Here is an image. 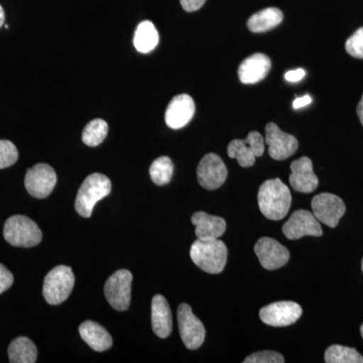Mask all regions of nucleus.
I'll use <instances>...</instances> for the list:
<instances>
[{
	"instance_id": "c9c22d12",
	"label": "nucleus",
	"mask_w": 363,
	"mask_h": 363,
	"mask_svg": "<svg viewBox=\"0 0 363 363\" xmlns=\"http://www.w3.org/2000/svg\"><path fill=\"white\" fill-rule=\"evenodd\" d=\"M4 21H6V14H4V9L0 6V28L4 26Z\"/></svg>"
},
{
	"instance_id": "4468645a",
	"label": "nucleus",
	"mask_w": 363,
	"mask_h": 363,
	"mask_svg": "<svg viewBox=\"0 0 363 363\" xmlns=\"http://www.w3.org/2000/svg\"><path fill=\"white\" fill-rule=\"evenodd\" d=\"M255 252L262 267L269 271L281 269L290 259L289 250L279 241L271 238H260L255 243Z\"/></svg>"
},
{
	"instance_id": "7c9ffc66",
	"label": "nucleus",
	"mask_w": 363,
	"mask_h": 363,
	"mask_svg": "<svg viewBox=\"0 0 363 363\" xmlns=\"http://www.w3.org/2000/svg\"><path fill=\"white\" fill-rule=\"evenodd\" d=\"M13 276L4 264H0V294L6 292L13 284Z\"/></svg>"
},
{
	"instance_id": "aec40b11",
	"label": "nucleus",
	"mask_w": 363,
	"mask_h": 363,
	"mask_svg": "<svg viewBox=\"0 0 363 363\" xmlns=\"http://www.w3.org/2000/svg\"><path fill=\"white\" fill-rule=\"evenodd\" d=\"M79 333L93 350L102 352L111 348L113 341L108 331L101 325L93 321H85L79 326Z\"/></svg>"
},
{
	"instance_id": "c756f323",
	"label": "nucleus",
	"mask_w": 363,
	"mask_h": 363,
	"mask_svg": "<svg viewBox=\"0 0 363 363\" xmlns=\"http://www.w3.org/2000/svg\"><path fill=\"white\" fill-rule=\"evenodd\" d=\"M245 363H284L283 355L276 351H260L245 358Z\"/></svg>"
},
{
	"instance_id": "a878e982",
	"label": "nucleus",
	"mask_w": 363,
	"mask_h": 363,
	"mask_svg": "<svg viewBox=\"0 0 363 363\" xmlns=\"http://www.w3.org/2000/svg\"><path fill=\"white\" fill-rule=\"evenodd\" d=\"M174 173V164L168 157H160L152 162L150 168V175L157 185L164 186L169 183Z\"/></svg>"
},
{
	"instance_id": "423d86ee",
	"label": "nucleus",
	"mask_w": 363,
	"mask_h": 363,
	"mask_svg": "<svg viewBox=\"0 0 363 363\" xmlns=\"http://www.w3.org/2000/svg\"><path fill=\"white\" fill-rule=\"evenodd\" d=\"M133 274L128 269H119L107 279L104 286L106 300L117 311H126L130 307Z\"/></svg>"
},
{
	"instance_id": "2eb2a0df",
	"label": "nucleus",
	"mask_w": 363,
	"mask_h": 363,
	"mask_svg": "<svg viewBox=\"0 0 363 363\" xmlns=\"http://www.w3.org/2000/svg\"><path fill=\"white\" fill-rule=\"evenodd\" d=\"M195 113V104L188 94L174 97L166 111V123L173 130H179L190 123Z\"/></svg>"
},
{
	"instance_id": "f03ea898",
	"label": "nucleus",
	"mask_w": 363,
	"mask_h": 363,
	"mask_svg": "<svg viewBox=\"0 0 363 363\" xmlns=\"http://www.w3.org/2000/svg\"><path fill=\"white\" fill-rule=\"evenodd\" d=\"M227 247L219 240H197L191 247L190 255L193 262L208 274H220L226 266Z\"/></svg>"
},
{
	"instance_id": "4c0bfd02",
	"label": "nucleus",
	"mask_w": 363,
	"mask_h": 363,
	"mask_svg": "<svg viewBox=\"0 0 363 363\" xmlns=\"http://www.w3.org/2000/svg\"><path fill=\"white\" fill-rule=\"evenodd\" d=\"M362 272H363V259H362Z\"/></svg>"
},
{
	"instance_id": "a211bd4d",
	"label": "nucleus",
	"mask_w": 363,
	"mask_h": 363,
	"mask_svg": "<svg viewBox=\"0 0 363 363\" xmlns=\"http://www.w3.org/2000/svg\"><path fill=\"white\" fill-rule=\"evenodd\" d=\"M191 220L196 227L195 233L198 240H218L226 230V222L223 218L213 216L206 212H196Z\"/></svg>"
},
{
	"instance_id": "f704fd0d",
	"label": "nucleus",
	"mask_w": 363,
	"mask_h": 363,
	"mask_svg": "<svg viewBox=\"0 0 363 363\" xmlns=\"http://www.w3.org/2000/svg\"><path fill=\"white\" fill-rule=\"evenodd\" d=\"M357 116L359 117L360 123H362L363 125V95L362 97V100H360L359 104L357 105Z\"/></svg>"
},
{
	"instance_id": "393cba45",
	"label": "nucleus",
	"mask_w": 363,
	"mask_h": 363,
	"mask_svg": "<svg viewBox=\"0 0 363 363\" xmlns=\"http://www.w3.org/2000/svg\"><path fill=\"white\" fill-rule=\"evenodd\" d=\"M327 363H363V357L354 348L342 345H332L325 352Z\"/></svg>"
},
{
	"instance_id": "f257e3e1",
	"label": "nucleus",
	"mask_w": 363,
	"mask_h": 363,
	"mask_svg": "<svg viewBox=\"0 0 363 363\" xmlns=\"http://www.w3.org/2000/svg\"><path fill=\"white\" fill-rule=\"evenodd\" d=\"M257 202L260 211L269 220L285 218L292 204L290 189L279 179L267 180L260 186Z\"/></svg>"
},
{
	"instance_id": "1a4fd4ad",
	"label": "nucleus",
	"mask_w": 363,
	"mask_h": 363,
	"mask_svg": "<svg viewBox=\"0 0 363 363\" xmlns=\"http://www.w3.org/2000/svg\"><path fill=\"white\" fill-rule=\"evenodd\" d=\"M313 214L318 221L334 228L345 214L346 207L341 198L331 193H322L312 200Z\"/></svg>"
},
{
	"instance_id": "c85d7f7f",
	"label": "nucleus",
	"mask_w": 363,
	"mask_h": 363,
	"mask_svg": "<svg viewBox=\"0 0 363 363\" xmlns=\"http://www.w3.org/2000/svg\"><path fill=\"white\" fill-rule=\"evenodd\" d=\"M345 48L350 56L363 59V26L346 40Z\"/></svg>"
},
{
	"instance_id": "cd10ccee",
	"label": "nucleus",
	"mask_w": 363,
	"mask_h": 363,
	"mask_svg": "<svg viewBox=\"0 0 363 363\" xmlns=\"http://www.w3.org/2000/svg\"><path fill=\"white\" fill-rule=\"evenodd\" d=\"M18 159V152L16 145L9 140H0V169L13 166Z\"/></svg>"
},
{
	"instance_id": "ddd939ff",
	"label": "nucleus",
	"mask_w": 363,
	"mask_h": 363,
	"mask_svg": "<svg viewBox=\"0 0 363 363\" xmlns=\"http://www.w3.org/2000/svg\"><path fill=\"white\" fill-rule=\"evenodd\" d=\"M227 168L220 157L208 154L203 157L197 168V178L200 185L206 190H216L225 183Z\"/></svg>"
},
{
	"instance_id": "72a5a7b5",
	"label": "nucleus",
	"mask_w": 363,
	"mask_h": 363,
	"mask_svg": "<svg viewBox=\"0 0 363 363\" xmlns=\"http://www.w3.org/2000/svg\"><path fill=\"white\" fill-rule=\"evenodd\" d=\"M312 99L309 95H305L303 97H297L293 102L294 109L302 108V107L307 106L311 104Z\"/></svg>"
},
{
	"instance_id": "dca6fc26",
	"label": "nucleus",
	"mask_w": 363,
	"mask_h": 363,
	"mask_svg": "<svg viewBox=\"0 0 363 363\" xmlns=\"http://www.w3.org/2000/svg\"><path fill=\"white\" fill-rule=\"evenodd\" d=\"M291 171L290 184L294 190L300 193H312L316 190L319 180L313 171L312 161L309 157H303L294 161Z\"/></svg>"
},
{
	"instance_id": "e433bc0d",
	"label": "nucleus",
	"mask_w": 363,
	"mask_h": 363,
	"mask_svg": "<svg viewBox=\"0 0 363 363\" xmlns=\"http://www.w3.org/2000/svg\"><path fill=\"white\" fill-rule=\"evenodd\" d=\"M360 333H362V336L363 338V324L362 325V327H360Z\"/></svg>"
},
{
	"instance_id": "4be33fe9",
	"label": "nucleus",
	"mask_w": 363,
	"mask_h": 363,
	"mask_svg": "<svg viewBox=\"0 0 363 363\" xmlns=\"http://www.w3.org/2000/svg\"><path fill=\"white\" fill-rule=\"evenodd\" d=\"M9 362L11 363H35L37 362V346L30 339H14L9 347Z\"/></svg>"
},
{
	"instance_id": "b1692460",
	"label": "nucleus",
	"mask_w": 363,
	"mask_h": 363,
	"mask_svg": "<svg viewBox=\"0 0 363 363\" xmlns=\"http://www.w3.org/2000/svg\"><path fill=\"white\" fill-rule=\"evenodd\" d=\"M229 157L238 160V164L243 168L253 166L255 162V152L247 140H234L227 147Z\"/></svg>"
},
{
	"instance_id": "6e6552de",
	"label": "nucleus",
	"mask_w": 363,
	"mask_h": 363,
	"mask_svg": "<svg viewBox=\"0 0 363 363\" xmlns=\"http://www.w3.org/2000/svg\"><path fill=\"white\" fill-rule=\"evenodd\" d=\"M57 184L56 172L47 164H38L26 172L25 186L28 194L44 199L51 194Z\"/></svg>"
},
{
	"instance_id": "9b49d317",
	"label": "nucleus",
	"mask_w": 363,
	"mask_h": 363,
	"mask_svg": "<svg viewBox=\"0 0 363 363\" xmlns=\"http://www.w3.org/2000/svg\"><path fill=\"white\" fill-rule=\"evenodd\" d=\"M283 233L289 240H296L304 236L319 238L323 234V230L314 214L307 210H298L284 224Z\"/></svg>"
},
{
	"instance_id": "473e14b6",
	"label": "nucleus",
	"mask_w": 363,
	"mask_h": 363,
	"mask_svg": "<svg viewBox=\"0 0 363 363\" xmlns=\"http://www.w3.org/2000/svg\"><path fill=\"white\" fill-rule=\"evenodd\" d=\"M306 72L304 69H297V70L286 72L285 79L289 82H298L305 77Z\"/></svg>"
},
{
	"instance_id": "0eeeda50",
	"label": "nucleus",
	"mask_w": 363,
	"mask_h": 363,
	"mask_svg": "<svg viewBox=\"0 0 363 363\" xmlns=\"http://www.w3.org/2000/svg\"><path fill=\"white\" fill-rule=\"evenodd\" d=\"M178 323L181 338L186 347L191 350H198L204 342L206 330L188 304L179 306Z\"/></svg>"
},
{
	"instance_id": "bb28decb",
	"label": "nucleus",
	"mask_w": 363,
	"mask_h": 363,
	"mask_svg": "<svg viewBox=\"0 0 363 363\" xmlns=\"http://www.w3.org/2000/svg\"><path fill=\"white\" fill-rule=\"evenodd\" d=\"M108 133V124L104 119H94L85 126L82 140L88 147H97L104 142Z\"/></svg>"
},
{
	"instance_id": "412c9836",
	"label": "nucleus",
	"mask_w": 363,
	"mask_h": 363,
	"mask_svg": "<svg viewBox=\"0 0 363 363\" xmlns=\"http://www.w3.org/2000/svg\"><path fill=\"white\" fill-rule=\"evenodd\" d=\"M283 18V13L279 9L269 7L250 16L247 26L252 33H264L278 26Z\"/></svg>"
},
{
	"instance_id": "39448f33",
	"label": "nucleus",
	"mask_w": 363,
	"mask_h": 363,
	"mask_svg": "<svg viewBox=\"0 0 363 363\" xmlns=\"http://www.w3.org/2000/svg\"><path fill=\"white\" fill-rule=\"evenodd\" d=\"M75 277L71 267L59 266L45 276L43 295L50 305H60L65 302L73 291Z\"/></svg>"
},
{
	"instance_id": "2f4dec72",
	"label": "nucleus",
	"mask_w": 363,
	"mask_h": 363,
	"mask_svg": "<svg viewBox=\"0 0 363 363\" xmlns=\"http://www.w3.org/2000/svg\"><path fill=\"white\" fill-rule=\"evenodd\" d=\"M181 6L188 13L198 11L204 6L206 0H180Z\"/></svg>"
},
{
	"instance_id": "f3484780",
	"label": "nucleus",
	"mask_w": 363,
	"mask_h": 363,
	"mask_svg": "<svg viewBox=\"0 0 363 363\" xmlns=\"http://www.w3.org/2000/svg\"><path fill=\"white\" fill-rule=\"evenodd\" d=\"M272 68V62L264 54L252 55L245 59L238 68V77L245 84H255L264 80Z\"/></svg>"
},
{
	"instance_id": "f8f14e48",
	"label": "nucleus",
	"mask_w": 363,
	"mask_h": 363,
	"mask_svg": "<svg viewBox=\"0 0 363 363\" xmlns=\"http://www.w3.org/2000/svg\"><path fill=\"white\" fill-rule=\"evenodd\" d=\"M264 143L269 145V156L276 161H283L293 156L298 147L297 138L284 133L274 123L267 124Z\"/></svg>"
},
{
	"instance_id": "9d476101",
	"label": "nucleus",
	"mask_w": 363,
	"mask_h": 363,
	"mask_svg": "<svg viewBox=\"0 0 363 363\" xmlns=\"http://www.w3.org/2000/svg\"><path fill=\"white\" fill-rule=\"evenodd\" d=\"M302 307L291 301L272 303L259 311V318L264 323L272 327L290 326L302 316Z\"/></svg>"
},
{
	"instance_id": "5701e85b",
	"label": "nucleus",
	"mask_w": 363,
	"mask_h": 363,
	"mask_svg": "<svg viewBox=\"0 0 363 363\" xmlns=\"http://www.w3.org/2000/svg\"><path fill=\"white\" fill-rule=\"evenodd\" d=\"M133 43L135 49L143 54L152 51L157 47L159 44V33L152 21H143L138 25Z\"/></svg>"
},
{
	"instance_id": "20e7f679",
	"label": "nucleus",
	"mask_w": 363,
	"mask_h": 363,
	"mask_svg": "<svg viewBox=\"0 0 363 363\" xmlns=\"http://www.w3.org/2000/svg\"><path fill=\"white\" fill-rule=\"evenodd\" d=\"M4 235L9 245L16 247H35L43 238L40 227L23 215H16L7 219Z\"/></svg>"
},
{
	"instance_id": "6ab92c4d",
	"label": "nucleus",
	"mask_w": 363,
	"mask_h": 363,
	"mask_svg": "<svg viewBox=\"0 0 363 363\" xmlns=\"http://www.w3.org/2000/svg\"><path fill=\"white\" fill-rule=\"evenodd\" d=\"M152 326L155 334L160 338L169 337L173 329V318L168 301L162 295L152 300Z\"/></svg>"
},
{
	"instance_id": "7ed1b4c3",
	"label": "nucleus",
	"mask_w": 363,
	"mask_h": 363,
	"mask_svg": "<svg viewBox=\"0 0 363 363\" xmlns=\"http://www.w3.org/2000/svg\"><path fill=\"white\" fill-rule=\"evenodd\" d=\"M111 192V182L106 176L99 173L88 176L79 188L75 201L76 211L80 216L89 218L97 202Z\"/></svg>"
}]
</instances>
